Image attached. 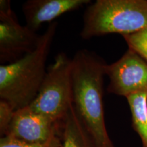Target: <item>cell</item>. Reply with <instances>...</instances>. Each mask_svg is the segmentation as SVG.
<instances>
[{
  "instance_id": "cell-1",
  "label": "cell",
  "mask_w": 147,
  "mask_h": 147,
  "mask_svg": "<svg viewBox=\"0 0 147 147\" xmlns=\"http://www.w3.org/2000/svg\"><path fill=\"white\" fill-rule=\"evenodd\" d=\"M106 65L101 57L87 49L78 51L72 58V105L96 147H115L104 120Z\"/></svg>"
},
{
  "instance_id": "cell-2",
  "label": "cell",
  "mask_w": 147,
  "mask_h": 147,
  "mask_svg": "<svg viewBox=\"0 0 147 147\" xmlns=\"http://www.w3.org/2000/svg\"><path fill=\"white\" fill-rule=\"evenodd\" d=\"M57 25L55 21L49 23L32 52L13 63L0 65V98L15 111L29 106L38 94Z\"/></svg>"
},
{
  "instance_id": "cell-3",
  "label": "cell",
  "mask_w": 147,
  "mask_h": 147,
  "mask_svg": "<svg viewBox=\"0 0 147 147\" xmlns=\"http://www.w3.org/2000/svg\"><path fill=\"white\" fill-rule=\"evenodd\" d=\"M147 27V0H97L86 9L80 36L84 40L110 34L122 36Z\"/></svg>"
},
{
  "instance_id": "cell-4",
  "label": "cell",
  "mask_w": 147,
  "mask_h": 147,
  "mask_svg": "<svg viewBox=\"0 0 147 147\" xmlns=\"http://www.w3.org/2000/svg\"><path fill=\"white\" fill-rule=\"evenodd\" d=\"M72 59L65 53H58L49 66L34 102L32 111L61 123L72 104Z\"/></svg>"
},
{
  "instance_id": "cell-5",
  "label": "cell",
  "mask_w": 147,
  "mask_h": 147,
  "mask_svg": "<svg viewBox=\"0 0 147 147\" xmlns=\"http://www.w3.org/2000/svg\"><path fill=\"white\" fill-rule=\"evenodd\" d=\"M40 36L21 25L11 8L9 0L0 1V62L1 65L13 63L32 52Z\"/></svg>"
},
{
  "instance_id": "cell-6",
  "label": "cell",
  "mask_w": 147,
  "mask_h": 147,
  "mask_svg": "<svg viewBox=\"0 0 147 147\" xmlns=\"http://www.w3.org/2000/svg\"><path fill=\"white\" fill-rule=\"evenodd\" d=\"M106 75L110 79L108 93L125 97L147 93V62L131 49L115 63L107 64Z\"/></svg>"
},
{
  "instance_id": "cell-7",
  "label": "cell",
  "mask_w": 147,
  "mask_h": 147,
  "mask_svg": "<svg viewBox=\"0 0 147 147\" xmlns=\"http://www.w3.org/2000/svg\"><path fill=\"white\" fill-rule=\"evenodd\" d=\"M62 123L35 113L27 106L14 112L5 136L30 144H45L61 136Z\"/></svg>"
},
{
  "instance_id": "cell-8",
  "label": "cell",
  "mask_w": 147,
  "mask_h": 147,
  "mask_svg": "<svg viewBox=\"0 0 147 147\" xmlns=\"http://www.w3.org/2000/svg\"><path fill=\"white\" fill-rule=\"evenodd\" d=\"M90 3V0H28L22 10L26 25L36 32L43 23H52L62 14Z\"/></svg>"
},
{
  "instance_id": "cell-9",
  "label": "cell",
  "mask_w": 147,
  "mask_h": 147,
  "mask_svg": "<svg viewBox=\"0 0 147 147\" xmlns=\"http://www.w3.org/2000/svg\"><path fill=\"white\" fill-rule=\"evenodd\" d=\"M61 147H96L72 104L62 123Z\"/></svg>"
},
{
  "instance_id": "cell-10",
  "label": "cell",
  "mask_w": 147,
  "mask_h": 147,
  "mask_svg": "<svg viewBox=\"0 0 147 147\" xmlns=\"http://www.w3.org/2000/svg\"><path fill=\"white\" fill-rule=\"evenodd\" d=\"M131 113L132 127L138 134L142 147H147V93H139L126 97Z\"/></svg>"
},
{
  "instance_id": "cell-11",
  "label": "cell",
  "mask_w": 147,
  "mask_h": 147,
  "mask_svg": "<svg viewBox=\"0 0 147 147\" xmlns=\"http://www.w3.org/2000/svg\"><path fill=\"white\" fill-rule=\"evenodd\" d=\"M129 49L137 53L147 62V27L134 34L123 36Z\"/></svg>"
},
{
  "instance_id": "cell-12",
  "label": "cell",
  "mask_w": 147,
  "mask_h": 147,
  "mask_svg": "<svg viewBox=\"0 0 147 147\" xmlns=\"http://www.w3.org/2000/svg\"><path fill=\"white\" fill-rule=\"evenodd\" d=\"M0 147H61V136L45 144H30L5 136L1 138Z\"/></svg>"
},
{
  "instance_id": "cell-13",
  "label": "cell",
  "mask_w": 147,
  "mask_h": 147,
  "mask_svg": "<svg viewBox=\"0 0 147 147\" xmlns=\"http://www.w3.org/2000/svg\"><path fill=\"white\" fill-rule=\"evenodd\" d=\"M15 110L9 103L0 100V133L2 137L6 134L13 119Z\"/></svg>"
}]
</instances>
